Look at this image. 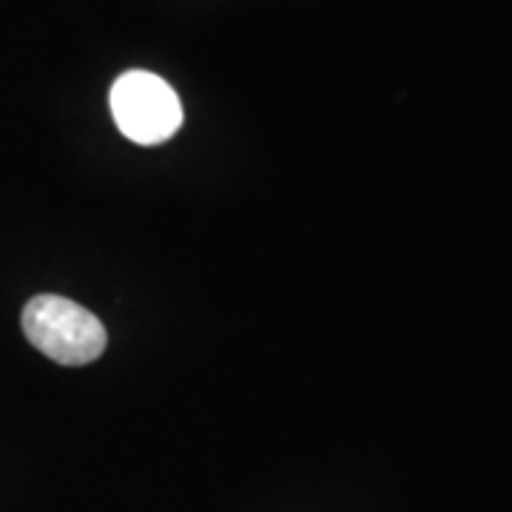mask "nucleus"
<instances>
[{"label": "nucleus", "mask_w": 512, "mask_h": 512, "mask_svg": "<svg viewBox=\"0 0 512 512\" xmlns=\"http://www.w3.org/2000/svg\"><path fill=\"white\" fill-rule=\"evenodd\" d=\"M23 333L57 365H89L106 350L103 322L83 305L55 293L35 296L23 308Z\"/></svg>", "instance_id": "f257e3e1"}, {"label": "nucleus", "mask_w": 512, "mask_h": 512, "mask_svg": "<svg viewBox=\"0 0 512 512\" xmlns=\"http://www.w3.org/2000/svg\"><path fill=\"white\" fill-rule=\"evenodd\" d=\"M111 114L131 143L157 146L183 123V103L163 77L151 72L123 74L111 89Z\"/></svg>", "instance_id": "f03ea898"}]
</instances>
